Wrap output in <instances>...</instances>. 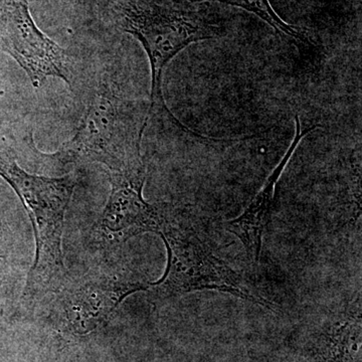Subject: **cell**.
Returning a JSON list of instances; mask_svg holds the SVG:
<instances>
[{
  "label": "cell",
  "instance_id": "obj_1",
  "mask_svg": "<svg viewBox=\"0 0 362 362\" xmlns=\"http://www.w3.org/2000/svg\"><path fill=\"white\" fill-rule=\"evenodd\" d=\"M0 176L25 204L35 228V263L23 293L26 303L58 293L65 284L62 239L66 209L76 187L75 176L45 177L21 168L8 154L0 152Z\"/></svg>",
  "mask_w": 362,
  "mask_h": 362
},
{
  "label": "cell",
  "instance_id": "obj_2",
  "mask_svg": "<svg viewBox=\"0 0 362 362\" xmlns=\"http://www.w3.org/2000/svg\"><path fill=\"white\" fill-rule=\"evenodd\" d=\"M157 235L163 240L168 254L165 273L149 286L158 299L209 290L278 310L277 305L252 292L242 276L216 254L201 223L190 214L161 209Z\"/></svg>",
  "mask_w": 362,
  "mask_h": 362
},
{
  "label": "cell",
  "instance_id": "obj_3",
  "mask_svg": "<svg viewBox=\"0 0 362 362\" xmlns=\"http://www.w3.org/2000/svg\"><path fill=\"white\" fill-rule=\"evenodd\" d=\"M122 28L141 42L148 54L152 78L148 116L154 110L161 112L183 128L169 112L162 94L164 66L188 45L223 35V26L204 11L134 2L122 9Z\"/></svg>",
  "mask_w": 362,
  "mask_h": 362
},
{
  "label": "cell",
  "instance_id": "obj_4",
  "mask_svg": "<svg viewBox=\"0 0 362 362\" xmlns=\"http://www.w3.org/2000/svg\"><path fill=\"white\" fill-rule=\"evenodd\" d=\"M147 123L148 117L138 115L130 102L108 90L96 93L61 152L71 159L99 162L109 173L146 168L141 141Z\"/></svg>",
  "mask_w": 362,
  "mask_h": 362
},
{
  "label": "cell",
  "instance_id": "obj_5",
  "mask_svg": "<svg viewBox=\"0 0 362 362\" xmlns=\"http://www.w3.org/2000/svg\"><path fill=\"white\" fill-rule=\"evenodd\" d=\"M0 49L16 59L35 88L49 77L71 85L68 54L35 25L28 0H0Z\"/></svg>",
  "mask_w": 362,
  "mask_h": 362
},
{
  "label": "cell",
  "instance_id": "obj_6",
  "mask_svg": "<svg viewBox=\"0 0 362 362\" xmlns=\"http://www.w3.org/2000/svg\"><path fill=\"white\" fill-rule=\"evenodd\" d=\"M150 284L114 277L88 279L58 293L54 313L66 329L85 333L96 329L126 297L149 289Z\"/></svg>",
  "mask_w": 362,
  "mask_h": 362
},
{
  "label": "cell",
  "instance_id": "obj_7",
  "mask_svg": "<svg viewBox=\"0 0 362 362\" xmlns=\"http://www.w3.org/2000/svg\"><path fill=\"white\" fill-rule=\"evenodd\" d=\"M145 180L146 168L110 173L111 194L101 225L105 232L117 240H125L143 233H158L161 209L143 197Z\"/></svg>",
  "mask_w": 362,
  "mask_h": 362
},
{
  "label": "cell",
  "instance_id": "obj_8",
  "mask_svg": "<svg viewBox=\"0 0 362 362\" xmlns=\"http://www.w3.org/2000/svg\"><path fill=\"white\" fill-rule=\"evenodd\" d=\"M316 127L317 126H312L303 129L300 123L299 116H296V135L282 160L269 176L263 188L245 209L244 213L240 214L239 218L226 221L225 223L226 230L239 238L245 247L247 259L252 263H258L261 256L262 240H263L264 232L270 216L276 185L280 180L286 166L289 163L293 154L296 151L300 141Z\"/></svg>",
  "mask_w": 362,
  "mask_h": 362
},
{
  "label": "cell",
  "instance_id": "obj_9",
  "mask_svg": "<svg viewBox=\"0 0 362 362\" xmlns=\"http://www.w3.org/2000/svg\"><path fill=\"white\" fill-rule=\"evenodd\" d=\"M354 308L314 335L305 362H361V307Z\"/></svg>",
  "mask_w": 362,
  "mask_h": 362
},
{
  "label": "cell",
  "instance_id": "obj_10",
  "mask_svg": "<svg viewBox=\"0 0 362 362\" xmlns=\"http://www.w3.org/2000/svg\"><path fill=\"white\" fill-rule=\"evenodd\" d=\"M187 1H218L228 6L240 7L250 13L256 14L272 28H275L279 33L285 37H289L297 44L313 45L311 37H309V35L301 28L288 25L284 21L281 20L278 14L272 8L269 0H187Z\"/></svg>",
  "mask_w": 362,
  "mask_h": 362
},
{
  "label": "cell",
  "instance_id": "obj_11",
  "mask_svg": "<svg viewBox=\"0 0 362 362\" xmlns=\"http://www.w3.org/2000/svg\"><path fill=\"white\" fill-rule=\"evenodd\" d=\"M0 232H1V228H0Z\"/></svg>",
  "mask_w": 362,
  "mask_h": 362
}]
</instances>
